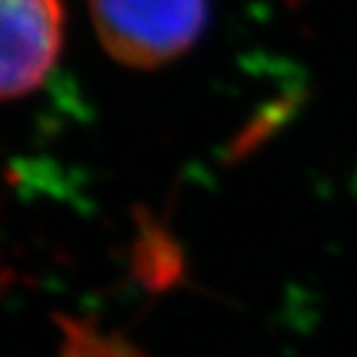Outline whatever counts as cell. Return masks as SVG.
<instances>
[{
	"mask_svg": "<svg viewBox=\"0 0 357 357\" xmlns=\"http://www.w3.org/2000/svg\"><path fill=\"white\" fill-rule=\"evenodd\" d=\"M102 47L122 65L151 70L184 55L208 20L206 0H89Z\"/></svg>",
	"mask_w": 357,
	"mask_h": 357,
	"instance_id": "1",
	"label": "cell"
},
{
	"mask_svg": "<svg viewBox=\"0 0 357 357\" xmlns=\"http://www.w3.org/2000/svg\"><path fill=\"white\" fill-rule=\"evenodd\" d=\"M62 38V0H0V100L38 89L60 57Z\"/></svg>",
	"mask_w": 357,
	"mask_h": 357,
	"instance_id": "2",
	"label": "cell"
}]
</instances>
